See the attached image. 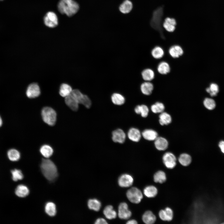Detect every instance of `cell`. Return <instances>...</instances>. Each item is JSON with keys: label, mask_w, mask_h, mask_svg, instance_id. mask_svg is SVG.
I'll return each mask as SVG.
<instances>
[{"label": "cell", "mask_w": 224, "mask_h": 224, "mask_svg": "<svg viewBox=\"0 0 224 224\" xmlns=\"http://www.w3.org/2000/svg\"><path fill=\"white\" fill-rule=\"evenodd\" d=\"M152 57L156 59L162 58L164 55V52L162 48L157 46L155 47L151 51Z\"/></svg>", "instance_id": "38"}, {"label": "cell", "mask_w": 224, "mask_h": 224, "mask_svg": "<svg viewBox=\"0 0 224 224\" xmlns=\"http://www.w3.org/2000/svg\"><path fill=\"white\" fill-rule=\"evenodd\" d=\"M153 85L150 82L145 81L142 82L140 86V91L141 93L146 96L151 94L153 89Z\"/></svg>", "instance_id": "16"}, {"label": "cell", "mask_w": 224, "mask_h": 224, "mask_svg": "<svg viewBox=\"0 0 224 224\" xmlns=\"http://www.w3.org/2000/svg\"><path fill=\"white\" fill-rule=\"evenodd\" d=\"M153 179L155 183L162 184L166 182L167 177L166 174L164 171L159 170L154 174Z\"/></svg>", "instance_id": "25"}, {"label": "cell", "mask_w": 224, "mask_h": 224, "mask_svg": "<svg viewBox=\"0 0 224 224\" xmlns=\"http://www.w3.org/2000/svg\"><path fill=\"white\" fill-rule=\"evenodd\" d=\"M60 13L71 16L75 14L79 9L78 4L73 0H60L58 5Z\"/></svg>", "instance_id": "2"}, {"label": "cell", "mask_w": 224, "mask_h": 224, "mask_svg": "<svg viewBox=\"0 0 224 224\" xmlns=\"http://www.w3.org/2000/svg\"><path fill=\"white\" fill-rule=\"evenodd\" d=\"M143 137L148 141L155 140L158 137V133L152 129H146L142 133Z\"/></svg>", "instance_id": "24"}, {"label": "cell", "mask_w": 224, "mask_h": 224, "mask_svg": "<svg viewBox=\"0 0 224 224\" xmlns=\"http://www.w3.org/2000/svg\"><path fill=\"white\" fill-rule=\"evenodd\" d=\"M13 180L15 181L19 180H21L23 178V175L21 171L19 170L15 169L11 171Z\"/></svg>", "instance_id": "42"}, {"label": "cell", "mask_w": 224, "mask_h": 224, "mask_svg": "<svg viewBox=\"0 0 224 224\" xmlns=\"http://www.w3.org/2000/svg\"><path fill=\"white\" fill-rule=\"evenodd\" d=\"M178 160L181 165L184 166H187L189 165L191 162L192 158L189 155L183 153L180 155Z\"/></svg>", "instance_id": "29"}, {"label": "cell", "mask_w": 224, "mask_h": 224, "mask_svg": "<svg viewBox=\"0 0 224 224\" xmlns=\"http://www.w3.org/2000/svg\"><path fill=\"white\" fill-rule=\"evenodd\" d=\"M40 91L39 85L36 83L30 84L28 86L26 91V95L30 98H33L38 97L40 94Z\"/></svg>", "instance_id": "10"}, {"label": "cell", "mask_w": 224, "mask_h": 224, "mask_svg": "<svg viewBox=\"0 0 224 224\" xmlns=\"http://www.w3.org/2000/svg\"><path fill=\"white\" fill-rule=\"evenodd\" d=\"M103 212L106 217L109 219H114L117 216L116 212L114 210L113 207L111 205H109L105 207Z\"/></svg>", "instance_id": "27"}, {"label": "cell", "mask_w": 224, "mask_h": 224, "mask_svg": "<svg viewBox=\"0 0 224 224\" xmlns=\"http://www.w3.org/2000/svg\"><path fill=\"white\" fill-rule=\"evenodd\" d=\"M72 90L71 87L69 85L63 83L60 86L59 93L62 97H65L71 94Z\"/></svg>", "instance_id": "30"}, {"label": "cell", "mask_w": 224, "mask_h": 224, "mask_svg": "<svg viewBox=\"0 0 224 224\" xmlns=\"http://www.w3.org/2000/svg\"><path fill=\"white\" fill-rule=\"evenodd\" d=\"M163 7H159L155 10L150 21V25L154 29L157 30L161 34L162 33V18L163 15Z\"/></svg>", "instance_id": "3"}, {"label": "cell", "mask_w": 224, "mask_h": 224, "mask_svg": "<svg viewBox=\"0 0 224 224\" xmlns=\"http://www.w3.org/2000/svg\"><path fill=\"white\" fill-rule=\"evenodd\" d=\"M206 91L208 93H209L211 96H217L219 92V87L217 84L212 83L210 87L206 89Z\"/></svg>", "instance_id": "41"}, {"label": "cell", "mask_w": 224, "mask_h": 224, "mask_svg": "<svg viewBox=\"0 0 224 224\" xmlns=\"http://www.w3.org/2000/svg\"><path fill=\"white\" fill-rule=\"evenodd\" d=\"M111 102L114 105H121L124 104L126 100L125 96L122 94L114 92L110 96Z\"/></svg>", "instance_id": "14"}, {"label": "cell", "mask_w": 224, "mask_h": 224, "mask_svg": "<svg viewBox=\"0 0 224 224\" xmlns=\"http://www.w3.org/2000/svg\"><path fill=\"white\" fill-rule=\"evenodd\" d=\"M41 115L44 121L50 126H53L56 120L57 114L55 111L52 108L46 107L41 111Z\"/></svg>", "instance_id": "4"}, {"label": "cell", "mask_w": 224, "mask_h": 224, "mask_svg": "<svg viewBox=\"0 0 224 224\" xmlns=\"http://www.w3.org/2000/svg\"><path fill=\"white\" fill-rule=\"evenodd\" d=\"M87 205L90 209L96 211H98L101 207L100 202L95 198L89 199L88 201Z\"/></svg>", "instance_id": "33"}, {"label": "cell", "mask_w": 224, "mask_h": 224, "mask_svg": "<svg viewBox=\"0 0 224 224\" xmlns=\"http://www.w3.org/2000/svg\"><path fill=\"white\" fill-rule=\"evenodd\" d=\"M40 168L43 175L49 181H54L57 177L58 173L56 166L50 159H43Z\"/></svg>", "instance_id": "1"}, {"label": "cell", "mask_w": 224, "mask_h": 224, "mask_svg": "<svg viewBox=\"0 0 224 224\" xmlns=\"http://www.w3.org/2000/svg\"><path fill=\"white\" fill-rule=\"evenodd\" d=\"M162 161L165 166L169 169L174 168L176 165V157L170 152H166L163 155Z\"/></svg>", "instance_id": "7"}, {"label": "cell", "mask_w": 224, "mask_h": 224, "mask_svg": "<svg viewBox=\"0 0 224 224\" xmlns=\"http://www.w3.org/2000/svg\"><path fill=\"white\" fill-rule=\"evenodd\" d=\"M133 6L132 3L130 1L125 0L120 5L119 10L123 13H128L132 10Z\"/></svg>", "instance_id": "26"}, {"label": "cell", "mask_w": 224, "mask_h": 224, "mask_svg": "<svg viewBox=\"0 0 224 224\" xmlns=\"http://www.w3.org/2000/svg\"><path fill=\"white\" fill-rule=\"evenodd\" d=\"M154 144L156 148L159 151L165 150L168 145L167 140L162 137H157L155 140Z\"/></svg>", "instance_id": "17"}, {"label": "cell", "mask_w": 224, "mask_h": 224, "mask_svg": "<svg viewBox=\"0 0 224 224\" xmlns=\"http://www.w3.org/2000/svg\"><path fill=\"white\" fill-rule=\"evenodd\" d=\"M135 112L138 114H140L143 117H147L148 114L149 109L146 105H142L137 106L134 109Z\"/></svg>", "instance_id": "34"}, {"label": "cell", "mask_w": 224, "mask_h": 224, "mask_svg": "<svg viewBox=\"0 0 224 224\" xmlns=\"http://www.w3.org/2000/svg\"><path fill=\"white\" fill-rule=\"evenodd\" d=\"M128 136L131 140L134 142H138L141 139V134L138 129L133 128L128 130Z\"/></svg>", "instance_id": "18"}, {"label": "cell", "mask_w": 224, "mask_h": 224, "mask_svg": "<svg viewBox=\"0 0 224 224\" xmlns=\"http://www.w3.org/2000/svg\"><path fill=\"white\" fill-rule=\"evenodd\" d=\"M137 223V221L134 219L130 220L126 222V224H136Z\"/></svg>", "instance_id": "45"}, {"label": "cell", "mask_w": 224, "mask_h": 224, "mask_svg": "<svg viewBox=\"0 0 224 224\" xmlns=\"http://www.w3.org/2000/svg\"><path fill=\"white\" fill-rule=\"evenodd\" d=\"M165 109V106L162 103L157 102L151 106V110L154 113H161Z\"/></svg>", "instance_id": "39"}, {"label": "cell", "mask_w": 224, "mask_h": 224, "mask_svg": "<svg viewBox=\"0 0 224 224\" xmlns=\"http://www.w3.org/2000/svg\"><path fill=\"white\" fill-rule=\"evenodd\" d=\"M143 222L146 224H152L156 220V217L152 212L148 210L146 211L142 216Z\"/></svg>", "instance_id": "19"}, {"label": "cell", "mask_w": 224, "mask_h": 224, "mask_svg": "<svg viewBox=\"0 0 224 224\" xmlns=\"http://www.w3.org/2000/svg\"><path fill=\"white\" fill-rule=\"evenodd\" d=\"M158 215L162 220L169 222L172 220L174 213L172 210L170 208L167 207L164 209L160 210L159 212Z\"/></svg>", "instance_id": "12"}, {"label": "cell", "mask_w": 224, "mask_h": 224, "mask_svg": "<svg viewBox=\"0 0 224 224\" xmlns=\"http://www.w3.org/2000/svg\"><path fill=\"white\" fill-rule=\"evenodd\" d=\"M7 156L9 159L12 161H17L20 157L19 152L17 150L12 149L7 152Z\"/></svg>", "instance_id": "37"}, {"label": "cell", "mask_w": 224, "mask_h": 224, "mask_svg": "<svg viewBox=\"0 0 224 224\" xmlns=\"http://www.w3.org/2000/svg\"></svg>", "instance_id": "47"}, {"label": "cell", "mask_w": 224, "mask_h": 224, "mask_svg": "<svg viewBox=\"0 0 224 224\" xmlns=\"http://www.w3.org/2000/svg\"><path fill=\"white\" fill-rule=\"evenodd\" d=\"M118 215L119 217L122 219H127L131 217L132 213L128 209L127 203L123 202L119 204L118 207Z\"/></svg>", "instance_id": "9"}, {"label": "cell", "mask_w": 224, "mask_h": 224, "mask_svg": "<svg viewBox=\"0 0 224 224\" xmlns=\"http://www.w3.org/2000/svg\"><path fill=\"white\" fill-rule=\"evenodd\" d=\"M126 137L125 133L121 129H117L112 133V139L114 142L123 143L125 142Z\"/></svg>", "instance_id": "13"}, {"label": "cell", "mask_w": 224, "mask_h": 224, "mask_svg": "<svg viewBox=\"0 0 224 224\" xmlns=\"http://www.w3.org/2000/svg\"><path fill=\"white\" fill-rule=\"evenodd\" d=\"M176 22L174 18L170 17L166 18L163 24V27L167 31L169 32H173L175 28Z\"/></svg>", "instance_id": "15"}, {"label": "cell", "mask_w": 224, "mask_h": 224, "mask_svg": "<svg viewBox=\"0 0 224 224\" xmlns=\"http://www.w3.org/2000/svg\"><path fill=\"white\" fill-rule=\"evenodd\" d=\"M65 101L67 105L72 110L74 111L78 110L79 103L71 94L65 97Z\"/></svg>", "instance_id": "20"}, {"label": "cell", "mask_w": 224, "mask_h": 224, "mask_svg": "<svg viewBox=\"0 0 224 224\" xmlns=\"http://www.w3.org/2000/svg\"><path fill=\"white\" fill-rule=\"evenodd\" d=\"M71 94L79 104H82L87 108L91 107L92 101L90 97L87 95L82 93L79 90H72Z\"/></svg>", "instance_id": "5"}, {"label": "cell", "mask_w": 224, "mask_h": 224, "mask_svg": "<svg viewBox=\"0 0 224 224\" xmlns=\"http://www.w3.org/2000/svg\"><path fill=\"white\" fill-rule=\"evenodd\" d=\"M2 124V119L0 116V127L1 126Z\"/></svg>", "instance_id": "46"}, {"label": "cell", "mask_w": 224, "mask_h": 224, "mask_svg": "<svg viewBox=\"0 0 224 224\" xmlns=\"http://www.w3.org/2000/svg\"><path fill=\"white\" fill-rule=\"evenodd\" d=\"M45 210L46 213L50 216H54L56 214V206L52 202L47 203L45 206Z\"/></svg>", "instance_id": "36"}, {"label": "cell", "mask_w": 224, "mask_h": 224, "mask_svg": "<svg viewBox=\"0 0 224 224\" xmlns=\"http://www.w3.org/2000/svg\"><path fill=\"white\" fill-rule=\"evenodd\" d=\"M40 152L41 154L46 158L50 157L53 152L52 147L48 145H44L40 148Z\"/></svg>", "instance_id": "35"}, {"label": "cell", "mask_w": 224, "mask_h": 224, "mask_svg": "<svg viewBox=\"0 0 224 224\" xmlns=\"http://www.w3.org/2000/svg\"><path fill=\"white\" fill-rule=\"evenodd\" d=\"M95 223V224H108L107 222L104 219L102 218H98L96 221Z\"/></svg>", "instance_id": "43"}, {"label": "cell", "mask_w": 224, "mask_h": 224, "mask_svg": "<svg viewBox=\"0 0 224 224\" xmlns=\"http://www.w3.org/2000/svg\"><path fill=\"white\" fill-rule=\"evenodd\" d=\"M126 195L131 202L136 204L139 203L143 197L141 191L136 187H133L128 189Z\"/></svg>", "instance_id": "6"}, {"label": "cell", "mask_w": 224, "mask_h": 224, "mask_svg": "<svg viewBox=\"0 0 224 224\" xmlns=\"http://www.w3.org/2000/svg\"><path fill=\"white\" fill-rule=\"evenodd\" d=\"M157 70L158 72L161 74H166L170 72V67L167 62L162 61L158 65Z\"/></svg>", "instance_id": "31"}, {"label": "cell", "mask_w": 224, "mask_h": 224, "mask_svg": "<svg viewBox=\"0 0 224 224\" xmlns=\"http://www.w3.org/2000/svg\"><path fill=\"white\" fill-rule=\"evenodd\" d=\"M44 21L45 25L50 28L55 27L58 23L57 16L52 12H48L46 14L44 17Z\"/></svg>", "instance_id": "8"}, {"label": "cell", "mask_w": 224, "mask_h": 224, "mask_svg": "<svg viewBox=\"0 0 224 224\" xmlns=\"http://www.w3.org/2000/svg\"><path fill=\"white\" fill-rule=\"evenodd\" d=\"M141 75L143 80L150 82L154 78L155 73L151 69L146 68L142 70Z\"/></svg>", "instance_id": "23"}, {"label": "cell", "mask_w": 224, "mask_h": 224, "mask_svg": "<svg viewBox=\"0 0 224 224\" xmlns=\"http://www.w3.org/2000/svg\"><path fill=\"white\" fill-rule=\"evenodd\" d=\"M169 53L172 58H177L182 55L184 51L180 46L178 45H174L170 48Z\"/></svg>", "instance_id": "21"}, {"label": "cell", "mask_w": 224, "mask_h": 224, "mask_svg": "<svg viewBox=\"0 0 224 224\" xmlns=\"http://www.w3.org/2000/svg\"><path fill=\"white\" fill-rule=\"evenodd\" d=\"M143 192L144 195L148 198H152L156 196L158 193L157 188L153 185H148L144 189Z\"/></svg>", "instance_id": "22"}, {"label": "cell", "mask_w": 224, "mask_h": 224, "mask_svg": "<svg viewBox=\"0 0 224 224\" xmlns=\"http://www.w3.org/2000/svg\"><path fill=\"white\" fill-rule=\"evenodd\" d=\"M159 122L162 125H167L170 124L172 121L171 116L168 113L163 112L159 116Z\"/></svg>", "instance_id": "32"}, {"label": "cell", "mask_w": 224, "mask_h": 224, "mask_svg": "<svg viewBox=\"0 0 224 224\" xmlns=\"http://www.w3.org/2000/svg\"><path fill=\"white\" fill-rule=\"evenodd\" d=\"M218 146L222 152L224 154V141H220Z\"/></svg>", "instance_id": "44"}, {"label": "cell", "mask_w": 224, "mask_h": 224, "mask_svg": "<svg viewBox=\"0 0 224 224\" xmlns=\"http://www.w3.org/2000/svg\"><path fill=\"white\" fill-rule=\"evenodd\" d=\"M133 181V177L130 175L124 174L119 178L118 183L122 187H128L132 184Z\"/></svg>", "instance_id": "11"}, {"label": "cell", "mask_w": 224, "mask_h": 224, "mask_svg": "<svg viewBox=\"0 0 224 224\" xmlns=\"http://www.w3.org/2000/svg\"><path fill=\"white\" fill-rule=\"evenodd\" d=\"M204 106L208 109L210 110L214 109L216 105L215 101L212 98H206L203 101Z\"/></svg>", "instance_id": "40"}, {"label": "cell", "mask_w": 224, "mask_h": 224, "mask_svg": "<svg viewBox=\"0 0 224 224\" xmlns=\"http://www.w3.org/2000/svg\"><path fill=\"white\" fill-rule=\"evenodd\" d=\"M15 194L19 197L23 198L27 196L29 193L28 188L23 185H19L15 190Z\"/></svg>", "instance_id": "28"}]
</instances>
